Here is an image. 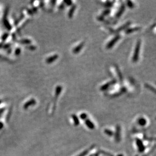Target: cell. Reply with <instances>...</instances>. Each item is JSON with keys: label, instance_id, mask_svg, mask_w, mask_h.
I'll list each match as a JSON object with an SVG mask.
<instances>
[{"label": "cell", "instance_id": "cell-1", "mask_svg": "<svg viewBox=\"0 0 156 156\" xmlns=\"http://www.w3.org/2000/svg\"><path fill=\"white\" fill-rule=\"evenodd\" d=\"M140 47H141V40L139 39L136 42L135 49H134V53L133 55L132 62L134 63L137 62L138 60Z\"/></svg>", "mask_w": 156, "mask_h": 156}, {"label": "cell", "instance_id": "cell-2", "mask_svg": "<svg viewBox=\"0 0 156 156\" xmlns=\"http://www.w3.org/2000/svg\"><path fill=\"white\" fill-rule=\"evenodd\" d=\"M121 35L120 34H117L111 40H110L106 45V48L107 49H110L114 46L115 44L117 42V41L120 39Z\"/></svg>", "mask_w": 156, "mask_h": 156}, {"label": "cell", "instance_id": "cell-3", "mask_svg": "<svg viewBox=\"0 0 156 156\" xmlns=\"http://www.w3.org/2000/svg\"><path fill=\"white\" fill-rule=\"evenodd\" d=\"M117 81L115 79H113L112 80H111L110 82H107L106 83H105V84L102 85L100 87V90L102 91H105L106 90H107L111 85L115 84V83H116Z\"/></svg>", "mask_w": 156, "mask_h": 156}, {"label": "cell", "instance_id": "cell-4", "mask_svg": "<svg viewBox=\"0 0 156 156\" xmlns=\"http://www.w3.org/2000/svg\"><path fill=\"white\" fill-rule=\"evenodd\" d=\"M84 45V42H81L80 43H79L78 45H77L76 47H75L73 48V49L72 50L73 53L74 54H77L79 53V52L81 50V49H82Z\"/></svg>", "mask_w": 156, "mask_h": 156}, {"label": "cell", "instance_id": "cell-5", "mask_svg": "<svg viewBox=\"0 0 156 156\" xmlns=\"http://www.w3.org/2000/svg\"><path fill=\"white\" fill-rule=\"evenodd\" d=\"M125 10V5L124 4H122L121 5V6H120V7L119 10L118 11L117 13L116 14V17L117 18H120L121 16H122V14H123V13L124 12Z\"/></svg>", "mask_w": 156, "mask_h": 156}, {"label": "cell", "instance_id": "cell-6", "mask_svg": "<svg viewBox=\"0 0 156 156\" xmlns=\"http://www.w3.org/2000/svg\"><path fill=\"white\" fill-rule=\"evenodd\" d=\"M131 23V21H128V22H127L126 23H125L124 24L122 25V26H121L120 27H119L115 31L116 32H119L123 30H125V29H126L128 28V27L130 25Z\"/></svg>", "mask_w": 156, "mask_h": 156}, {"label": "cell", "instance_id": "cell-7", "mask_svg": "<svg viewBox=\"0 0 156 156\" xmlns=\"http://www.w3.org/2000/svg\"><path fill=\"white\" fill-rule=\"evenodd\" d=\"M140 29V27H133V28H128L126 29L125 31V32L127 34H129L130 33H132L134 32L138 31Z\"/></svg>", "mask_w": 156, "mask_h": 156}, {"label": "cell", "instance_id": "cell-8", "mask_svg": "<svg viewBox=\"0 0 156 156\" xmlns=\"http://www.w3.org/2000/svg\"><path fill=\"white\" fill-rule=\"evenodd\" d=\"M76 5H72L71 8H70V10H69V11L68 14V17H69L70 19H71V18L73 17V16L74 11H75V10H76Z\"/></svg>", "mask_w": 156, "mask_h": 156}, {"label": "cell", "instance_id": "cell-9", "mask_svg": "<svg viewBox=\"0 0 156 156\" xmlns=\"http://www.w3.org/2000/svg\"><path fill=\"white\" fill-rule=\"evenodd\" d=\"M115 70H116L119 79L120 81L121 82V83H122V82H123V76H122V74L121 73V72L120 69L119 68V67L117 65H115Z\"/></svg>", "mask_w": 156, "mask_h": 156}, {"label": "cell", "instance_id": "cell-10", "mask_svg": "<svg viewBox=\"0 0 156 156\" xmlns=\"http://www.w3.org/2000/svg\"><path fill=\"white\" fill-rule=\"evenodd\" d=\"M85 123L87 127L91 129H93L94 128V124L88 119H86L85 120Z\"/></svg>", "mask_w": 156, "mask_h": 156}, {"label": "cell", "instance_id": "cell-11", "mask_svg": "<svg viewBox=\"0 0 156 156\" xmlns=\"http://www.w3.org/2000/svg\"><path fill=\"white\" fill-rule=\"evenodd\" d=\"M58 57L59 56H58V55H54L53 56L49 57V58H48L46 60V62L48 63H50L56 61L58 58Z\"/></svg>", "mask_w": 156, "mask_h": 156}, {"label": "cell", "instance_id": "cell-12", "mask_svg": "<svg viewBox=\"0 0 156 156\" xmlns=\"http://www.w3.org/2000/svg\"><path fill=\"white\" fill-rule=\"evenodd\" d=\"M146 120L144 118H140L138 120V123L140 126H144L146 124Z\"/></svg>", "mask_w": 156, "mask_h": 156}, {"label": "cell", "instance_id": "cell-13", "mask_svg": "<svg viewBox=\"0 0 156 156\" xmlns=\"http://www.w3.org/2000/svg\"><path fill=\"white\" fill-rule=\"evenodd\" d=\"M137 146L138 147V150L139 151L142 152L144 150V147L142 145L141 142L140 140H138L137 141Z\"/></svg>", "mask_w": 156, "mask_h": 156}, {"label": "cell", "instance_id": "cell-14", "mask_svg": "<svg viewBox=\"0 0 156 156\" xmlns=\"http://www.w3.org/2000/svg\"><path fill=\"white\" fill-rule=\"evenodd\" d=\"M62 90V87L60 85L56 87V97H58L61 93V91Z\"/></svg>", "mask_w": 156, "mask_h": 156}, {"label": "cell", "instance_id": "cell-15", "mask_svg": "<svg viewBox=\"0 0 156 156\" xmlns=\"http://www.w3.org/2000/svg\"><path fill=\"white\" fill-rule=\"evenodd\" d=\"M72 119L74 121V122L75 123V125H77L78 124H79V120H78V118L77 117V116L76 115H74V114H73L72 115Z\"/></svg>", "mask_w": 156, "mask_h": 156}, {"label": "cell", "instance_id": "cell-16", "mask_svg": "<svg viewBox=\"0 0 156 156\" xmlns=\"http://www.w3.org/2000/svg\"><path fill=\"white\" fill-rule=\"evenodd\" d=\"M144 86H145V87L146 88L149 89L150 90L153 91L154 93L155 92V90L154 88L153 87H152V86H151L150 84H147V83H145V85H144Z\"/></svg>", "mask_w": 156, "mask_h": 156}, {"label": "cell", "instance_id": "cell-17", "mask_svg": "<svg viewBox=\"0 0 156 156\" xmlns=\"http://www.w3.org/2000/svg\"><path fill=\"white\" fill-rule=\"evenodd\" d=\"M126 5L130 9H133L134 7V5L133 3L131 1H127Z\"/></svg>", "mask_w": 156, "mask_h": 156}, {"label": "cell", "instance_id": "cell-18", "mask_svg": "<svg viewBox=\"0 0 156 156\" xmlns=\"http://www.w3.org/2000/svg\"><path fill=\"white\" fill-rule=\"evenodd\" d=\"M111 12V10L110 9H107L106 10H105V11H103L102 13V15L101 16H102L103 17H104L105 16H107L108 15H109Z\"/></svg>", "mask_w": 156, "mask_h": 156}, {"label": "cell", "instance_id": "cell-19", "mask_svg": "<svg viewBox=\"0 0 156 156\" xmlns=\"http://www.w3.org/2000/svg\"><path fill=\"white\" fill-rule=\"evenodd\" d=\"M114 2H110V1H107L105 4H104V6H105L106 8H110L113 5Z\"/></svg>", "mask_w": 156, "mask_h": 156}, {"label": "cell", "instance_id": "cell-20", "mask_svg": "<svg viewBox=\"0 0 156 156\" xmlns=\"http://www.w3.org/2000/svg\"><path fill=\"white\" fill-rule=\"evenodd\" d=\"M80 118H81V119L84 120H85V119H87V115L86 114L83 113H82V114H81L80 115Z\"/></svg>", "mask_w": 156, "mask_h": 156}, {"label": "cell", "instance_id": "cell-21", "mask_svg": "<svg viewBox=\"0 0 156 156\" xmlns=\"http://www.w3.org/2000/svg\"><path fill=\"white\" fill-rule=\"evenodd\" d=\"M64 3H65V5L69 6L72 5V1H64Z\"/></svg>", "mask_w": 156, "mask_h": 156}, {"label": "cell", "instance_id": "cell-22", "mask_svg": "<svg viewBox=\"0 0 156 156\" xmlns=\"http://www.w3.org/2000/svg\"><path fill=\"white\" fill-rule=\"evenodd\" d=\"M105 133H106L107 135H109V136H111V135H113V134H112L113 132H112V131L109 130V129L106 130L105 131Z\"/></svg>", "mask_w": 156, "mask_h": 156}, {"label": "cell", "instance_id": "cell-23", "mask_svg": "<svg viewBox=\"0 0 156 156\" xmlns=\"http://www.w3.org/2000/svg\"><path fill=\"white\" fill-rule=\"evenodd\" d=\"M88 150H86L84 151V152H83L82 153H81L80 154H79V155H78V156H84V155H86V154L87 153V152H88Z\"/></svg>", "mask_w": 156, "mask_h": 156}, {"label": "cell", "instance_id": "cell-24", "mask_svg": "<svg viewBox=\"0 0 156 156\" xmlns=\"http://www.w3.org/2000/svg\"><path fill=\"white\" fill-rule=\"evenodd\" d=\"M64 7V4H61V5L59 7V8L60 9H63Z\"/></svg>", "mask_w": 156, "mask_h": 156}]
</instances>
